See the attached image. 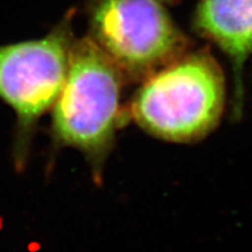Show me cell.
I'll list each match as a JSON object with an SVG mask.
<instances>
[{"label": "cell", "mask_w": 252, "mask_h": 252, "mask_svg": "<svg viewBox=\"0 0 252 252\" xmlns=\"http://www.w3.org/2000/svg\"><path fill=\"white\" fill-rule=\"evenodd\" d=\"M75 40L69 13L42 39L0 45V100L17 119L13 161L18 171L26 166L40 119L61 93Z\"/></svg>", "instance_id": "obj_3"}, {"label": "cell", "mask_w": 252, "mask_h": 252, "mask_svg": "<svg viewBox=\"0 0 252 252\" xmlns=\"http://www.w3.org/2000/svg\"><path fill=\"white\" fill-rule=\"evenodd\" d=\"M90 37L124 81L143 82L187 53L189 41L159 0H90Z\"/></svg>", "instance_id": "obj_4"}, {"label": "cell", "mask_w": 252, "mask_h": 252, "mask_svg": "<svg viewBox=\"0 0 252 252\" xmlns=\"http://www.w3.org/2000/svg\"><path fill=\"white\" fill-rule=\"evenodd\" d=\"M225 106V81L206 49L186 53L145 78L128 117L157 139L196 143L219 126Z\"/></svg>", "instance_id": "obj_2"}, {"label": "cell", "mask_w": 252, "mask_h": 252, "mask_svg": "<svg viewBox=\"0 0 252 252\" xmlns=\"http://www.w3.org/2000/svg\"><path fill=\"white\" fill-rule=\"evenodd\" d=\"M159 1H165V2H173V1H175V0H159Z\"/></svg>", "instance_id": "obj_6"}, {"label": "cell", "mask_w": 252, "mask_h": 252, "mask_svg": "<svg viewBox=\"0 0 252 252\" xmlns=\"http://www.w3.org/2000/svg\"><path fill=\"white\" fill-rule=\"evenodd\" d=\"M194 28L215 43L231 63L232 115L238 118L244 104V65L252 55V0H200Z\"/></svg>", "instance_id": "obj_5"}, {"label": "cell", "mask_w": 252, "mask_h": 252, "mask_svg": "<svg viewBox=\"0 0 252 252\" xmlns=\"http://www.w3.org/2000/svg\"><path fill=\"white\" fill-rule=\"evenodd\" d=\"M123 81L90 36L75 40L67 77L50 110L49 134L55 150L78 151L96 181L102 178L118 131L130 118L122 105Z\"/></svg>", "instance_id": "obj_1"}]
</instances>
